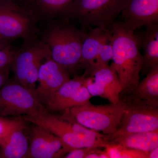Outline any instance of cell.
I'll list each match as a JSON object with an SVG mask.
<instances>
[{
	"label": "cell",
	"mask_w": 158,
	"mask_h": 158,
	"mask_svg": "<svg viewBox=\"0 0 158 158\" xmlns=\"http://www.w3.org/2000/svg\"><path fill=\"white\" fill-rule=\"evenodd\" d=\"M42 25L38 34L48 47L51 58L69 74L75 73L80 67L82 44L87 31L78 28L66 18L56 19Z\"/></svg>",
	"instance_id": "6da1fadb"
},
{
	"label": "cell",
	"mask_w": 158,
	"mask_h": 158,
	"mask_svg": "<svg viewBox=\"0 0 158 158\" xmlns=\"http://www.w3.org/2000/svg\"><path fill=\"white\" fill-rule=\"evenodd\" d=\"M111 42L113 62L111 66L116 70L122 90L119 99L130 95L140 81V73L143 65V56L135 32L127 28L116 20L111 26Z\"/></svg>",
	"instance_id": "7a4b0ae2"
},
{
	"label": "cell",
	"mask_w": 158,
	"mask_h": 158,
	"mask_svg": "<svg viewBox=\"0 0 158 158\" xmlns=\"http://www.w3.org/2000/svg\"><path fill=\"white\" fill-rule=\"evenodd\" d=\"M125 0H74L65 18L81 29L108 28L120 14Z\"/></svg>",
	"instance_id": "3957f363"
},
{
	"label": "cell",
	"mask_w": 158,
	"mask_h": 158,
	"mask_svg": "<svg viewBox=\"0 0 158 158\" xmlns=\"http://www.w3.org/2000/svg\"><path fill=\"white\" fill-rule=\"evenodd\" d=\"M124 111V102L120 100L117 104L91 103L74 107L64 112L83 126L108 135L118 129Z\"/></svg>",
	"instance_id": "277c9868"
},
{
	"label": "cell",
	"mask_w": 158,
	"mask_h": 158,
	"mask_svg": "<svg viewBox=\"0 0 158 158\" xmlns=\"http://www.w3.org/2000/svg\"><path fill=\"white\" fill-rule=\"evenodd\" d=\"M38 23L31 11L14 0L0 1V38L31 40L38 35Z\"/></svg>",
	"instance_id": "5b68a950"
},
{
	"label": "cell",
	"mask_w": 158,
	"mask_h": 158,
	"mask_svg": "<svg viewBox=\"0 0 158 158\" xmlns=\"http://www.w3.org/2000/svg\"><path fill=\"white\" fill-rule=\"evenodd\" d=\"M46 112L35 90L8 79L0 87V117L33 116Z\"/></svg>",
	"instance_id": "8992f818"
},
{
	"label": "cell",
	"mask_w": 158,
	"mask_h": 158,
	"mask_svg": "<svg viewBox=\"0 0 158 158\" xmlns=\"http://www.w3.org/2000/svg\"><path fill=\"white\" fill-rule=\"evenodd\" d=\"M50 57L48 47L40 39L25 41L16 50L11 63L14 79L24 87L35 90L40 67Z\"/></svg>",
	"instance_id": "52a82bcc"
},
{
	"label": "cell",
	"mask_w": 158,
	"mask_h": 158,
	"mask_svg": "<svg viewBox=\"0 0 158 158\" xmlns=\"http://www.w3.org/2000/svg\"><path fill=\"white\" fill-rule=\"evenodd\" d=\"M121 101L125 103L124 115L117 131L112 135H106L108 141L122 135L158 129V101Z\"/></svg>",
	"instance_id": "ba28073f"
},
{
	"label": "cell",
	"mask_w": 158,
	"mask_h": 158,
	"mask_svg": "<svg viewBox=\"0 0 158 158\" xmlns=\"http://www.w3.org/2000/svg\"><path fill=\"white\" fill-rule=\"evenodd\" d=\"M17 118L39 126L61 138L66 144L75 148L87 147L104 148L108 142L103 140L87 138L74 130L70 123L61 116L49 112L33 115L19 116Z\"/></svg>",
	"instance_id": "9c48e42d"
},
{
	"label": "cell",
	"mask_w": 158,
	"mask_h": 158,
	"mask_svg": "<svg viewBox=\"0 0 158 158\" xmlns=\"http://www.w3.org/2000/svg\"><path fill=\"white\" fill-rule=\"evenodd\" d=\"M84 74L87 76L85 86L91 96L100 97L113 104L119 102L121 85L116 70L111 65L90 66L85 69Z\"/></svg>",
	"instance_id": "30bf717a"
},
{
	"label": "cell",
	"mask_w": 158,
	"mask_h": 158,
	"mask_svg": "<svg viewBox=\"0 0 158 158\" xmlns=\"http://www.w3.org/2000/svg\"><path fill=\"white\" fill-rule=\"evenodd\" d=\"M85 74L76 76L62 85L46 106L47 112H65L71 108L90 104L92 96L85 85Z\"/></svg>",
	"instance_id": "8fae6325"
},
{
	"label": "cell",
	"mask_w": 158,
	"mask_h": 158,
	"mask_svg": "<svg viewBox=\"0 0 158 158\" xmlns=\"http://www.w3.org/2000/svg\"><path fill=\"white\" fill-rule=\"evenodd\" d=\"M30 131V146L27 158H63L75 148L47 130L34 124Z\"/></svg>",
	"instance_id": "7c38bea8"
},
{
	"label": "cell",
	"mask_w": 158,
	"mask_h": 158,
	"mask_svg": "<svg viewBox=\"0 0 158 158\" xmlns=\"http://www.w3.org/2000/svg\"><path fill=\"white\" fill-rule=\"evenodd\" d=\"M70 79L68 70L51 56L43 62L38 72L39 85L35 89L43 104L46 106L59 88Z\"/></svg>",
	"instance_id": "4fadbf2b"
},
{
	"label": "cell",
	"mask_w": 158,
	"mask_h": 158,
	"mask_svg": "<svg viewBox=\"0 0 158 158\" xmlns=\"http://www.w3.org/2000/svg\"><path fill=\"white\" fill-rule=\"evenodd\" d=\"M118 20L135 32L144 26L158 22V0H125Z\"/></svg>",
	"instance_id": "5bb4252c"
},
{
	"label": "cell",
	"mask_w": 158,
	"mask_h": 158,
	"mask_svg": "<svg viewBox=\"0 0 158 158\" xmlns=\"http://www.w3.org/2000/svg\"><path fill=\"white\" fill-rule=\"evenodd\" d=\"M15 119L0 143V158H27L29 147L26 121Z\"/></svg>",
	"instance_id": "9a60e30c"
},
{
	"label": "cell",
	"mask_w": 158,
	"mask_h": 158,
	"mask_svg": "<svg viewBox=\"0 0 158 158\" xmlns=\"http://www.w3.org/2000/svg\"><path fill=\"white\" fill-rule=\"evenodd\" d=\"M28 9L41 24L65 18L74 0H14Z\"/></svg>",
	"instance_id": "2e32d148"
},
{
	"label": "cell",
	"mask_w": 158,
	"mask_h": 158,
	"mask_svg": "<svg viewBox=\"0 0 158 158\" xmlns=\"http://www.w3.org/2000/svg\"><path fill=\"white\" fill-rule=\"evenodd\" d=\"M145 29L135 33L139 47L143 51L142 73L147 74L158 66V22L144 26Z\"/></svg>",
	"instance_id": "e0dca14e"
},
{
	"label": "cell",
	"mask_w": 158,
	"mask_h": 158,
	"mask_svg": "<svg viewBox=\"0 0 158 158\" xmlns=\"http://www.w3.org/2000/svg\"><path fill=\"white\" fill-rule=\"evenodd\" d=\"M112 34L108 28L96 27L87 31L82 44L80 67L85 69L92 65L102 47L111 39Z\"/></svg>",
	"instance_id": "ac0fdd59"
},
{
	"label": "cell",
	"mask_w": 158,
	"mask_h": 158,
	"mask_svg": "<svg viewBox=\"0 0 158 158\" xmlns=\"http://www.w3.org/2000/svg\"><path fill=\"white\" fill-rule=\"evenodd\" d=\"M109 142L134 149L150 151L158 147V129L122 135L110 139Z\"/></svg>",
	"instance_id": "d6986e66"
},
{
	"label": "cell",
	"mask_w": 158,
	"mask_h": 158,
	"mask_svg": "<svg viewBox=\"0 0 158 158\" xmlns=\"http://www.w3.org/2000/svg\"><path fill=\"white\" fill-rule=\"evenodd\" d=\"M126 99L158 101V66L152 68L139 81L132 93L120 100Z\"/></svg>",
	"instance_id": "ffe728a7"
},
{
	"label": "cell",
	"mask_w": 158,
	"mask_h": 158,
	"mask_svg": "<svg viewBox=\"0 0 158 158\" xmlns=\"http://www.w3.org/2000/svg\"><path fill=\"white\" fill-rule=\"evenodd\" d=\"M109 158H148V152L109 142L105 148Z\"/></svg>",
	"instance_id": "44dd1931"
},
{
	"label": "cell",
	"mask_w": 158,
	"mask_h": 158,
	"mask_svg": "<svg viewBox=\"0 0 158 158\" xmlns=\"http://www.w3.org/2000/svg\"><path fill=\"white\" fill-rule=\"evenodd\" d=\"M113 48L110 39L107 42L105 43L102 47L95 61L90 66L109 64V62L113 58Z\"/></svg>",
	"instance_id": "7402d4cb"
},
{
	"label": "cell",
	"mask_w": 158,
	"mask_h": 158,
	"mask_svg": "<svg viewBox=\"0 0 158 158\" xmlns=\"http://www.w3.org/2000/svg\"><path fill=\"white\" fill-rule=\"evenodd\" d=\"M16 50L11 44L0 49V70L11 67Z\"/></svg>",
	"instance_id": "603a6c76"
},
{
	"label": "cell",
	"mask_w": 158,
	"mask_h": 158,
	"mask_svg": "<svg viewBox=\"0 0 158 158\" xmlns=\"http://www.w3.org/2000/svg\"><path fill=\"white\" fill-rule=\"evenodd\" d=\"M100 148L98 147H87L76 148L66 154L63 158H87L88 156L94 153Z\"/></svg>",
	"instance_id": "cb8c5ba5"
},
{
	"label": "cell",
	"mask_w": 158,
	"mask_h": 158,
	"mask_svg": "<svg viewBox=\"0 0 158 158\" xmlns=\"http://www.w3.org/2000/svg\"><path fill=\"white\" fill-rule=\"evenodd\" d=\"M15 119L0 117V143Z\"/></svg>",
	"instance_id": "d4e9b609"
},
{
	"label": "cell",
	"mask_w": 158,
	"mask_h": 158,
	"mask_svg": "<svg viewBox=\"0 0 158 158\" xmlns=\"http://www.w3.org/2000/svg\"><path fill=\"white\" fill-rule=\"evenodd\" d=\"M11 67L0 70V87L2 86L9 79Z\"/></svg>",
	"instance_id": "484cf974"
},
{
	"label": "cell",
	"mask_w": 158,
	"mask_h": 158,
	"mask_svg": "<svg viewBox=\"0 0 158 158\" xmlns=\"http://www.w3.org/2000/svg\"><path fill=\"white\" fill-rule=\"evenodd\" d=\"M158 158V147L148 152V158Z\"/></svg>",
	"instance_id": "4316f807"
},
{
	"label": "cell",
	"mask_w": 158,
	"mask_h": 158,
	"mask_svg": "<svg viewBox=\"0 0 158 158\" xmlns=\"http://www.w3.org/2000/svg\"><path fill=\"white\" fill-rule=\"evenodd\" d=\"M10 44V41L0 38V49Z\"/></svg>",
	"instance_id": "83f0119b"
},
{
	"label": "cell",
	"mask_w": 158,
	"mask_h": 158,
	"mask_svg": "<svg viewBox=\"0 0 158 158\" xmlns=\"http://www.w3.org/2000/svg\"><path fill=\"white\" fill-rule=\"evenodd\" d=\"M2 1V0H0V1Z\"/></svg>",
	"instance_id": "f1b7e54d"
}]
</instances>
